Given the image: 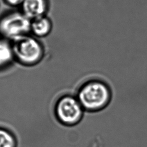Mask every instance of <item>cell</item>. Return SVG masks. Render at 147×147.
I'll return each mask as SVG.
<instances>
[{
    "label": "cell",
    "mask_w": 147,
    "mask_h": 147,
    "mask_svg": "<svg viewBox=\"0 0 147 147\" xmlns=\"http://www.w3.org/2000/svg\"><path fill=\"white\" fill-rule=\"evenodd\" d=\"M111 87L102 80H92L84 84L79 91L78 100L83 108L92 111L106 107L112 98Z\"/></svg>",
    "instance_id": "obj_1"
},
{
    "label": "cell",
    "mask_w": 147,
    "mask_h": 147,
    "mask_svg": "<svg viewBox=\"0 0 147 147\" xmlns=\"http://www.w3.org/2000/svg\"><path fill=\"white\" fill-rule=\"evenodd\" d=\"M31 22L23 13H10L0 20V33L6 38L16 40L31 30Z\"/></svg>",
    "instance_id": "obj_2"
},
{
    "label": "cell",
    "mask_w": 147,
    "mask_h": 147,
    "mask_svg": "<svg viewBox=\"0 0 147 147\" xmlns=\"http://www.w3.org/2000/svg\"><path fill=\"white\" fill-rule=\"evenodd\" d=\"M13 49L14 56L25 64L37 63L42 55V47L39 42L33 37L26 36L15 40Z\"/></svg>",
    "instance_id": "obj_3"
},
{
    "label": "cell",
    "mask_w": 147,
    "mask_h": 147,
    "mask_svg": "<svg viewBox=\"0 0 147 147\" xmlns=\"http://www.w3.org/2000/svg\"><path fill=\"white\" fill-rule=\"evenodd\" d=\"M82 108L78 99L70 96L61 98L56 105V115L65 124L72 125L78 122L82 115Z\"/></svg>",
    "instance_id": "obj_4"
},
{
    "label": "cell",
    "mask_w": 147,
    "mask_h": 147,
    "mask_svg": "<svg viewBox=\"0 0 147 147\" xmlns=\"http://www.w3.org/2000/svg\"><path fill=\"white\" fill-rule=\"evenodd\" d=\"M21 5L22 13L31 20L44 16L47 10L45 0H24Z\"/></svg>",
    "instance_id": "obj_5"
},
{
    "label": "cell",
    "mask_w": 147,
    "mask_h": 147,
    "mask_svg": "<svg viewBox=\"0 0 147 147\" xmlns=\"http://www.w3.org/2000/svg\"><path fill=\"white\" fill-rule=\"evenodd\" d=\"M51 29L50 20L44 16L32 20L31 30L38 36H46L49 33Z\"/></svg>",
    "instance_id": "obj_6"
},
{
    "label": "cell",
    "mask_w": 147,
    "mask_h": 147,
    "mask_svg": "<svg viewBox=\"0 0 147 147\" xmlns=\"http://www.w3.org/2000/svg\"><path fill=\"white\" fill-rule=\"evenodd\" d=\"M14 56L13 47L7 41L0 39V67L9 64Z\"/></svg>",
    "instance_id": "obj_7"
},
{
    "label": "cell",
    "mask_w": 147,
    "mask_h": 147,
    "mask_svg": "<svg viewBox=\"0 0 147 147\" xmlns=\"http://www.w3.org/2000/svg\"><path fill=\"white\" fill-rule=\"evenodd\" d=\"M15 140L9 131L0 129V147H14Z\"/></svg>",
    "instance_id": "obj_8"
},
{
    "label": "cell",
    "mask_w": 147,
    "mask_h": 147,
    "mask_svg": "<svg viewBox=\"0 0 147 147\" xmlns=\"http://www.w3.org/2000/svg\"><path fill=\"white\" fill-rule=\"evenodd\" d=\"M9 5L13 6H16L20 4H22L24 0H5Z\"/></svg>",
    "instance_id": "obj_9"
}]
</instances>
